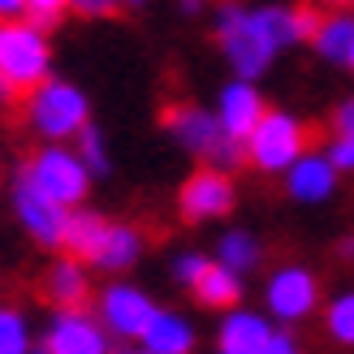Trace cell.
<instances>
[{
	"instance_id": "cell-1",
	"label": "cell",
	"mask_w": 354,
	"mask_h": 354,
	"mask_svg": "<svg viewBox=\"0 0 354 354\" xmlns=\"http://www.w3.org/2000/svg\"><path fill=\"white\" fill-rule=\"evenodd\" d=\"M290 39H294V13H281V9L238 13V9H229L221 17V44L229 52V61L238 65V74H259L272 61V52Z\"/></svg>"
},
{
	"instance_id": "cell-2",
	"label": "cell",
	"mask_w": 354,
	"mask_h": 354,
	"mask_svg": "<svg viewBox=\"0 0 354 354\" xmlns=\"http://www.w3.org/2000/svg\"><path fill=\"white\" fill-rule=\"evenodd\" d=\"M48 82V44L30 22H0V100L35 95Z\"/></svg>"
},
{
	"instance_id": "cell-3",
	"label": "cell",
	"mask_w": 354,
	"mask_h": 354,
	"mask_svg": "<svg viewBox=\"0 0 354 354\" xmlns=\"http://www.w3.org/2000/svg\"><path fill=\"white\" fill-rule=\"evenodd\" d=\"M311 143H315V126H303L286 113H263L255 134L246 138V151L259 169H286L303 160V151Z\"/></svg>"
},
{
	"instance_id": "cell-4",
	"label": "cell",
	"mask_w": 354,
	"mask_h": 354,
	"mask_svg": "<svg viewBox=\"0 0 354 354\" xmlns=\"http://www.w3.org/2000/svg\"><path fill=\"white\" fill-rule=\"evenodd\" d=\"M26 177L35 182V190L48 194L57 207H69V203H78L86 194V165L74 160V156L61 151V147H48V151L35 156Z\"/></svg>"
},
{
	"instance_id": "cell-5",
	"label": "cell",
	"mask_w": 354,
	"mask_h": 354,
	"mask_svg": "<svg viewBox=\"0 0 354 354\" xmlns=\"http://www.w3.org/2000/svg\"><path fill=\"white\" fill-rule=\"evenodd\" d=\"M30 121L39 126L48 138H65V134H82L86 130V100L65 82H44L30 95Z\"/></svg>"
},
{
	"instance_id": "cell-6",
	"label": "cell",
	"mask_w": 354,
	"mask_h": 354,
	"mask_svg": "<svg viewBox=\"0 0 354 354\" xmlns=\"http://www.w3.org/2000/svg\"><path fill=\"white\" fill-rule=\"evenodd\" d=\"M177 207H182L186 221H207L229 212L234 207V186H229L225 169H199L177 194Z\"/></svg>"
},
{
	"instance_id": "cell-7",
	"label": "cell",
	"mask_w": 354,
	"mask_h": 354,
	"mask_svg": "<svg viewBox=\"0 0 354 354\" xmlns=\"http://www.w3.org/2000/svg\"><path fill=\"white\" fill-rule=\"evenodd\" d=\"M177 272L190 281V290H194V298H199L203 307H234L238 294H242L234 272L221 268V263H212V259H199V255H186L177 263Z\"/></svg>"
},
{
	"instance_id": "cell-8",
	"label": "cell",
	"mask_w": 354,
	"mask_h": 354,
	"mask_svg": "<svg viewBox=\"0 0 354 354\" xmlns=\"http://www.w3.org/2000/svg\"><path fill=\"white\" fill-rule=\"evenodd\" d=\"M17 212H22V221H26V229L39 242H48V246H61V238H65V221H69V212L65 207H57L48 199V194H39L35 190V182L22 173V182H17Z\"/></svg>"
},
{
	"instance_id": "cell-9",
	"label": "cell",
	"mask_w": 354,
	"mask_h": 354,
	"mask_svg": "<svg viewBox=\"0 0 354 354\" xmlns=\"http://www.w3.org/2000/svg\"><path fill=\"white\" fill-rule=\"evenodd\" d=\"M104 320H109L117 333H126V337H147V328L156 320V307L138 290L113 286L109 294H104Z\"/></svg>"
},
{
	"instance_id": "cell-10",
	"label": "cell",
	"mask_w": 354,
	"mask_h": 354,
	"mask_svg": "<svg viewBox=\"0 0 354 354\" xmlns=\"http://www.w3.org/2000/svg\"><path fill=\"white\" fill-rule=\"evenodd\" d=\"M48 354H109V346L82 311H61L48 333Z\"/></svg>"
},
{
	"instance_id": "cell-11",
	"label": "cell",
	"mask_w": 354,
	"mask_h": 354,
	"mask_svg": "<svg viewBox=\"0 0 354 354\" xmlns=\"http://www.w3.org/2000/svg\"><path fill=\"white\" fill-rule=\"evenodd\" d=\"M109 234H113L109 221L91 216V212H69L61 246L74 255V263H82V259H86V263H100V259H104V246H109Z\"/></svg>"
},
{
	"instance_id": "cell-12",
	"label": "cell",
	"mask_w": 354,
	"mask_h": 354,
	"mask_svg": "<svg viewBox=\"0 0 354 354\" xmlns=\"http://www.w3.org/2000/svg\"><path fill=\"white\" fill-rule=\"evenodd\" d=\"M259 117H263V104H259V95L251 91V86L246 82L225 86V95H221V130L234 138V143H246V138L255 134Z\"/></svg>"
},
{
	"instance_id": "cell-13",
	"label": "cell",
	"mask_w": 354,
	"mask_h": 354,
	"mask_svg": "<svg viewBox=\"0 0 354 354\" xmlns=\"http://www.w3.org/2000/svg\"><path fill=\"white\" fill-rule=\"evenodd\" d=\"M268 307L286 320H298L315 307V281L303 272V268H281L268 286Z\"/></svg>"
},
{
	"instance_id": "cell-14",
	"label": "cell",
	"mask_w": 354,
	"mask_h": 354,
	"mask_svg": "<svg viewBox=\"0 0 354 354\" xmlns=\"http://www.w3.org/2000/svg\"><path fill=\"white\" fill-rule=\"evenodd\" d=\"M165 126L182 138L190 151H203V156H216V147L225 143L216 117L203 113V109H169V113H165Z\"/></svg>"
},
{
	"instance_id": "cell-15",
	"label": "cell",
	"mask_w": 354,
	"mask_h": 354,
	"mask_svg": "<svg viewBox=\"0 0 354 354\" xmlns=\"http://www.w3.org/2000/svg\"><path fill=\"white\" fill-rule=\"evenodd\" d=\"M268 342H272V333L259 315H229L225 328H221V350L225 354H263Z\"/></svg>"
},
{
	"instance_id": "cell-16",
	"label": "cell",
	"mask_w": 354,
	"mask_h": 354,
	"mask_svg": "<svg viewBox=\"0 0 354 354\" xmlns=\"http://www.w3.org/2000/svg\"><path fill=\"white\" fill-rule=\"evenodd\" d=\"M333 190V160H320V156H303L290 169V194L294 199H324Z\"/></svg>"
},
{
	"instance_id": "cell-17",
	"label": "cell",
	"mask_w": 354,
	"mask_h": 354,
	"mask_svg": "<svg viewBox=\"0 0 354 354\" xmlns=\"http://www.w3.org/2000/svg\"><path fill=\"white\" fill-rule=\"evenodd\" d=\"M48 298L61 311H82L86 307V281H82V268L74 259H65L48 272Z\"/></svg>"
},
{
	"instance_id": "cell-18",
	"label": "cell",
	"mask_w": 354,
	"mask_h": 354,
	"mask_svg": "<svg viewBox=\"0 0 354 354\" xmlns=\"http://www.w3.org/2000/svg\"><path fill=\"white\" fill-rule=\"evenodd\" d=\"M190 346H194L190 328L177 320V315L156 311V320H151V328H147V350H151V354H186Z\"/></svg>"
},
{
	"instance_id": "cell-19",
	"label": "cell",
	"mask_w": 354,
	"mask_h": 354,
	"mask_svg": "<svg viewBox=\"0 0 354 354\" xmlns=\"http://www.w3.org/2000/svg\"><path fill=\"white\" fill-rule=\"evenodd\" d=\"M315 44H320V52L328 61H350L354 57V17L350 13L328 17L320 26V35H315Z\"/></svg>"
},
{
	"instance_id": "cell-20",
	"label": "cell",
	"mask_w": 354,
	"mask_h": 354,
	"mask_svg": "<svg viewBox=\"0 0 354 354\" xmlns=\"http://www.w3.org/2000/svg\"><path fill=\"white\" fill-rule=\"evenodd\" d=\"M138 255V234L126 225H113V234H109V246H104V268H126V263H134Z\"/></svg>"
},
{
	"instance_id": "cell-21",
	"label": "cell",
	"mask_w": 354,
	"mask_h": 354,
	"mask_svg": "<svg viewBox=\"0 0 354 354\" xmlns=\"http://www.w3.org/2000/svg\"><path fill=\"white\" fill-rule=\"evenodd\" d=\"M251 263H255V242L246 234H229L225 246H221V268H229L238 277L242 268H251Z\"/></svg>"
},
{
	"instance_id": "cell-22",
	"label": "cell",
	"mask_w": 354,
	"mask_h": 354,
	"mask_svg": "<svg viewBox=\"0 0 354 354\" xmlns=\"http://www.w3.org/2000/svg\"><path fill=\"white\" fill-rule=\"evenodd\" d=\"M0 354H26V324L13 307H0Z\"/></svg>"
},
{
	"instance_id": "cell-23",
	"label": "cell",
	"mask_w": 354,
	"mask_h": 354,
	"mask_svg": "<svg viewBox=\"0 0 354 354\" xmlns=\"http://www.w3.org/2000/svg\"><path fill=\"white\" fill-rule=\"evenodd\" d=\"M328 333L337 342H350L354 346V294H346V298L333 303V311H328Z\"/></svg>"
},
{
	"instance_id": "cell-24",
	"label": "cell",
	"mask_w": 354,
	"mask_h": 354,
	"mask_svg": "<svg viewBox=\"0 0 354 354\" xmlns=\"http://www.w3.org/2000/svg\"><path fill=\"white\" fill-rule=\"evenodd\" d=\"M74 5V0H26V17H30V26L39 30V26H52L57 17Z\"/></svg>"
},
{
	"instance_id": "cell-25",
	"label": "cell",
	"mask_w": 354,
	"mask_h": 354,
	"mask_svg": "<svg viewBox=\"0 0 354 354\" xmlns=\"http://www.w3.org/2000/svg\"><path fill=\"white\" fill-rule=\"evenodd\" d=\"M320 13H315L311 5H303V9H298L294 13V39H315V35H320Z\"/></svg>"
},
{
	"instance_id": "cell-26",
	"label": "cell",
	"mask_w": 354,
	"mask_h": 354,
	"mask_svg": "<svg viewBox=\"0 0 354 354\" xmlns=\"http://www.w3.org/2000/svg\"><path fill=\"white\" fill-rule=\"evenodd\" d=\"M82 156H86V160H82V165H86V173H91V169L100 173L104 165H109V160H104V151H100V134H95L91 126L82 130Z\"/></svg>"
},
{
	"instance_id": "cell-27",
	"label": "cell",
	"mask_w": 354,
	"mask_h": 354,
	"mask_svg": "<svg viewBox=\"0 0 354 354\" xmlns=\"http://www.w3.org/2000/svg\"><path fill=\"white\" fill-rule=\"evenodd\" d=\"M333 169H354V134H342L333 143Z\"/></svg>"
},
{
	"instance_id": "cell-28",
	"label": "cell",
	"mask_w": 354,
	"mask_h": 354,
	"mask_svg": "<svg viewBox=\"0 0 354 354\" xmlns=\"http://www.w3.org/2000/svg\"><path fill=\"white\" fill-rule=\"evenodd\" d=\"M337 130H342V134H354V100L342 104V113H337Z\"/></svg>"
},
{
	"instance_id": "cell-29",
	"label": "cell",
	"mask_w": 354,
	"mask_h": 354,
	"mask_svg": "<svg viewBox=\"0 0 354 354\" xmlns=\"http://www.w3.org/2000/svg\"><path fill=\"white\" fill-rule=\"evenodd\" d=\"M74 5H78L82 13H109V9L117 5V0H74Z\"/></svg>"
},
{
	"instance_id": "cell-30",
	"label": "cell",
	"mask_w": 354,
	"mask_h": 354,
	"mask_svg": "<svg viewBox=\"0 0 354 354\" xmlns=\"http://www.w3.org/2000/svg\"><path fill=\"white\" fill-rule=\"evenodd\" d=\"M263 354H298V350H294V342H290V337H272L268 346H263Z\"/></svg>"
},
{
	"instance_id": "cell-31",
	"label": "cell",
	"mask_w": 354,
	"mask_h": 354,
	"mask_svg": "<svg viewBox=\"0 0 354 354\" xmlns=\"http://www.w3.org/2000/svg\"><path fill=\"white\" fill-rule=\"evenodd\" d=\"M26 0H0V22H13V13H22Z\"/></svg>"
},
{
	"instance_id": "cell-32",
	"label": "cell",
	"mask_w": 354,
	"mask_h": 354,
	"mask_svg": "<svg viewBox=\"0 0 354 354\" xmlns=\"http://www.w3.org/2000/svg\"><path fill=\"white\" fill-rule=\"evenodd\" d=\"M324 5H354V0H324Z\"/></svg>"
},
{
	"instance_id": "cell-33",
	"label": "cell",
	"mask_w": 354,
	"mask_h": 354,
	"mask_svg": "<svg viewBox=\"0 0 354 354\" xmlns=\"http://www.w3.org/2000/svg\"><path fill=\"white\" fill-rule=\"evenodd\" d=\"M138 354H151V350H138Z\"/></svg>"
},
{
	"instance_id": "cell-34",
	"label": "cell",
	"mask_w": 354,
	"mask_h": 354,
	"mask_svg": "<svg viewBox=\"0 0 354 354\" xmlns=\"http://www.w3.org/2000/svg\"><path fill=\"white\" fill-rule=\"evenodd\" d=\"M350 65H354V57H350Z\"/></svg>"
}]
</instances>
